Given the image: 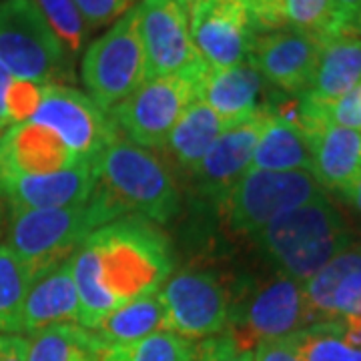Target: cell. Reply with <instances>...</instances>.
Wrapping results in <instances>:
<instances>
[{"label":"cell","instance_id":"cell-1","mask_svg":"<svg viewBox=\"0 0 361 361\" xmlns=\"http://www.w3.org/2000/svg\"><path fill=\"white\" fill-rule=\"evenodd\" d=\"M78 325L97 329L118 307L157 295L175 269L169 237L153 221L125 215L92 231L75 251Z\"/></svg>","mask_w":361,"mask_h":361},{"label":"cell","instance_id":"cell-2","mask_svg":"<svg viewBox=\"0 0 361 361\" xmlns=\"http://www.w3.org/2000/svg\"><path fill=\"white\" fill-rule=\"evenodd\" d=\"M251 239L273 269L299 283L353 247V233L325 195L279 215Z\"/></svg>","mask_w":361,"mask_h":361},{"label":"cell","instance_id":"cell-3","mask_svg":"<svg viewBox=\"0 0 361 361\" xmlns=\"http://www.w3.org/2000/svg\"><path fill=\"white\" fill-rule=\"evenodd\" d=\"M118 217H125L123 211L97 187L80 205L11 215L6 245L23 259L35 283L47 271L73 257L90 233Z\"/></svg>","mask_w":361,"mask_h":361},{"label":"cell","instance_id":"cell-4","mask_svg":"<svg viewBox=\"0 0 361 361\" xmlns=\"http://www.w3.org/2000/svg\"><path fill=\"white\" fill-rule=\"evenodd\" d=\"M97 187L123 215H139L165 225L180 211V191L173 169L157 149L118 137L94 163Z\"/></svg>","mask_w":361,"mask_h":361},{"label":"cell","instance_id":"cell-5","mask_svg":"<svg viewBox=\"0 0 361 361\" xmlns=\"http://www.w3.org/2000/svg\"><path fill=\"white\" fill-rule=\"evenodd\" d=\"M231 291L225 331L243 348L255 349L263 341L285 339L319 322L305 299L303 283L279 271L243 279L233 285Z\"/></svg>","mask_w":361,"mask_h":361},{"label":"cell","instance_id":"cell-6","mask_svg":"<svg viewBox=\"0 0 361 361\" xmlns=\"http://www.w3.org/2000/svg\"><path fill=\"white\" fill-rule=\"evenodd\" d=\"M0 65L37 85L73 78V56L35 0H0Z\"/></svg>","mask_w":361,"mask_h":361},{"label":"cell","instance_id":"cell-7","mask_svg":"<svg viewBox=\"0 0 361 361\" xmlns=\"http://www.w3.org/2000/svg\"><path fill=\"white\" fill-rule=\"evenodd\" d=\"M205 61L167 77L149 78L109 113L121 137L147 149H161L183 113L201 99Z\"/></svg>","mask_w":361,"mask_h":361},{"label":"cell","instance_id":"cell-8","mask_svg":"<svg viewBox=\"0 0 361 361\" xmlns=\"http://www.w3.org/2000/svg\"><path fill=\"white\" fill-rule=\"evenodd\" d=\"M323 195L322 185L305 171L249 169L217 205L229 231L251 237L279 215Z\"/></svg>","mask_w":361,"mask_h":361},{"label":"cell","instance_id":"cell-9","mask_svg":"<svg viewBox=\"0 0 361 361\" xmlns=\"http://www.w3.org/2000/svg\"><path fill=\"white\" fill-rule=\"evenodd\" d=\"M80 77L87 94L106 113L147 82V61L135 8L123 14L103 37L87 47Z\"/></svg>","mask_w":361,"mask_h":361},{"label":"cell","instance_id":"cell-10","mask_svg":"<svg viewBox=\"0 0 361 361\" xmlns=\"http://www.w3.org/2000/svg\"><path fill=\"white\" fill-rule=\"evenodd\" d=\"M231 285L219 273L187 267L169 277L159 289L165 329L187 339L223 334L231 310Z\"/></svg>","mask_w":361,"mask_h":361},{"label":"cell","instance_id":"cell-11","mask_svg":"<svg viewBox=\"0 0 361 361\" xmlns=\"http://www.w3.org/2000/svg\"><path fill=\"white\" fill-rule=\"evenodd\" d=\"M30 123L52 130L85 163L94 165L103 151L121 137L113 116L68 85H42L39 109Z\"/></svg>","mask_w":361,"mask_h":361},{"label":"cell","instance_id":"cell-12","mask_svg":"<svg viewBox=\"0 0 361 361\" xmlns=\"http://www.w3.org/2000/svg\"><path fill=\"white\" fill-rule=\"evenodd\" d=\"M135 16L149 78L175 75L203 61L191 39L189 16L175 0H141Z\"/></svg>","mask_w":361,"mask_h":361},{"label":"cell","instance_id":"cell-13","mask_svg":"<svg viewBox=\"0 0 361 361\" xmlns=\"http://www.w3.org/2000/svg\"><path fill=\"white\" fill-rule=\"evenodd\" d=\"M187 16L191 39L207 66L229 68L249 61L257 35L243 0H207Z\"/></svg>","mask_w":361,"mask_h":361},{"label":"cell","instance_id":"cell-14","mask_svg":"<svg viewBox=\"0 0 361 361\" xmlns=\"http://www.w3.org/2000/svg\"><path fill=\"white\" fill-rule=\"evenodd\" d=\"M323 42L295 28H281L255 37L249 61L271 87L299 97L313 85Z\"/></svg>","mask_w":361,"mask_h":361},{"label":"cell","instance_id":"cell-15","mask_svg":"<svg viewBox=\"0 0 361 361\" xmlns=\"http://www.w3.org/2000/svg\"><path fill=\"white\" fill-rule=\"evenodd\" d=\"M90 165L75 155L52 130L30 121L0 133V179L37 177Z\"/></svg>","mask_w":361,"mask_h":361},{"label":"cell","instance_id":"cell-16","mask_svg":"<svg viewBox=\"0 0 361 361\" xmlns=\"http://www.w3.org/2000/svg\"><path fill=\"white\" fill-rule=\"evenodd\" d=\"M265 115L267 111L235 125L213 142L199 167L189 175L197 193L219 201L251 169Z\"/></svg>","mask_w":361,"mask_h":361},{"label":"cell","instance_id":"cell-17","mask_svg":"<svg viewBox=\"0 0 361 361\" xmlns=\"http://www.w3.org/2000/svg\"><path fill=\"white\" fill-rule=\"evenodd\" d=\"M273 92L253 63L245 61L229 68L209 66L201 85V101L235 127L265 113Z\"/></svg>","mask_w":361,"mask_h":361},{"label":"cell","instance_id":"cell-18","mask_svg":"<svg viewBox=\"0 0 361 361\" xmlns=\"http://www.w3.org/2000/svg\"><path fill=\"white\" fill-rule=\"evenodd\" d=\"M303 293L319 322L361 315V251L349 247L303 283Z\"/></svg>","mask_w":361,"mask_h":361},{"label":"cell","instance_id":"cell-19","mask_svg":"<svg viewBox=\"0 0 361 361\" xmlns=\"http://www.w3.org/2000/svg\"><path fill=\"white\" fill-rule=\"evenodd\" d=\"M78 322V293L73 277V261L47 271L26 293L18 336L30 337L47 327Z\"/></svg>","mask_w":361,"mask_h":361},{"label":"cell","instance_id":"cell-20","mask_svg":"<svg viewBox=\"0 0 361 361\" xmlns=\"http://www.w3.org/2000/svg\"><path fill=\"white\" fill-rule=\"evenodd\" d=\"M231 127V123H227L199 99L183 113L161 149L157 151L167 161L169 167L191 175L203 161L207 151L213 147V142Z\"/></svg>","mask_w":361,"mask_h":361},{"label":"cell","instance_id":"cell-21","mask_svg":"<svg viewBox=\"0 0 361 361\" xmlns=\"http://www.w3.org/2000/svg\"><path fill=\"white\" fill-rule=\"evenodd\" d=\"M305 137L311 149V175L323 189L339 193L361 171V133L322 125Z\"/></svg>","mask_w":361,"mask_h":361},{"label":"cell","instance_id":"cell-22","mask_svg":"<svg viewBox=\"0 0 361 361\" xmlns=\"http://www.w3.org/2000/svg\"><path fill=\"white\" fill-rule=\"evenodd\" d=\"M251 169L311 173V149L305 133L293 123L267 111Z\"/></svg>","mask_w":361,"mask_h":361},{"label":"cell","instance_id":"cell-23","mask_svg":"<svg viewBox=\"0 0 361 361\" xmlns=\"http://www.w3.org/2000/svg\"><path fill=\"white\" fill-rule=\"evenodd\" d=\"M361 85V39L339 37L323 44L313 85L305 97L315 103H331Z\"/></svg>","mask_w":361,"mask_h":361},{"label":"cell","instance_id":"cell-24","mask_svg":"<svg viewBox=\"0 0 361 361\" xmlns=\"http://www.w3.org/2000/svg\"><path fill=\"white\" fill-rule=\"evenodd\" d=\"M163 329H165V317L159 297L149 295L135 299L113 311L97 329H92V334L103 348V345L133 343Z\"/></svg>","mask_w":361,"mask_h":361},{"label":"cell","instance_id":"cell-25","mask_svg":"<svg viewBox=\"0 0 361 361\" xmlns=\"http://www.w3.org/2000/svg\"><path fill=\"white\" fill-rule=\"evenodd\" d=\"M101 343L78 323H61L28 337V361H101Z\"/></svg>","mask_w":361,"mask_h":361},{"label":"cell","instance_id":"cell-26","mask_svg":"<svg viewBox=\"0 0 361 361\" xmlns=\"http://www.w3.org/2000/svg\"><path fill=\"white\" fill-rule=\"evenodd\" d=\"M101 361H195L197 343L193 339L177 336L173 331H157L133 343L103 345Z\"/></svg>","mask_w":361,"mask_h":361},{"label":"cell","instance_id":"cell-27","mask_svg":"<svg viewBox=\"0 0 361 361\" xmlns=\"http://www.w3.org/2000/svg\"><path fill=\"white\" fill-rule=\"evenodd\" d=\"M283 28H295L325 44L339 37H349L334 0H279Z\"/></svg>","mask_w":361,"mask_h":361},{"label":"cell","instance_id":"cell-28","mask_svg":"<svg viewBox=\"0 0 361 361\" xmlns=\"http://www.w3.org/2000/svg\"><path fill=\"white\" fill-rule=\"evenodd\" d=\"M285 341L301 361H361V348L343 339L336 319L313 323Z\"/></svg>","mask_w":361,"mask_h":361},{"label":"cell","instance_id":"cell-29","mask_svg":"<svg viewBox=\"0 0 361 361\" xmlns=\"http://www.w3.org/2000/svg\"><path fill=\"white\" fill-rule=\"evenodd\" d=\"M32 285L23 259L0 243V334H18L26 293Z\"/></svg>","mask_w":361,"mask_h":361},{"label":"cell","instance_id":"cell-30","mask_svg":"<svg viewBox=\"0 0 361 361\" xmlns=\"http://www.w3.org/2000/svg\"><path fill=\"white\" fill-rule=\"evenodd\" d=\"M35 4L44 14L56 37L63 40L65 49L71 56H77L82 51L89 28L85 25L82 16L77 11L73 0H35Z\"/></svg>","mask_w":361,"mask_h":361},{"label":"cell","instance_id":"cell-31","mask_svg":"<svg viewBox=\"0 0 361 361\" xmlns=\"http://www.w3.org/2000/svg\"><path fill=\"white\" fill-rule=\"evenodd\" d=\"M42 97V85L14 78L6 90V121L8 125H18L30 121L39 109Z\"/></svg>","mask_w":361,"mask_h":361},{"label":"cell","instance_id":"cell-32","mask_svg":"<svg viewBox=\"0 0 361 361\" xmlns=\"http://www.w3.org/2000/svg\"><path fill=\"white\" fill-rule=\"evenodd\" d=\"M195 361H255L253 349L243 348L229 331L201 339Z\"/></svg>","mask_w":361,"mask_h":361},{"label":"cell","instance_id":"cell-33","mask_svg":"<svg viewBox=\"0 0 361 361\" xmlns=\"http://www.w3.org/2000/svg\"><path fill=\"white\" fill-rule=\"evenodd\" d=\"M87 28H103L130 11L135 0H73Z\"/></svg>","mask_w":361,"mask_h":361},{"label":"cell","instance_id":"cell-34","mask_svg":"<svg viewBox=\"0 0 361 361\" xmlns=\"http://www.w3.org/2000/svg\"><path fill=\"white\" fill-rule=\"evenodd\" d=\"M255 361H301L285 339L263 341L253 349Z\"/></svg>","mask_w":361,"mask_h":361},{"label":"cell","instance_id":"cell-35","mask_svg":"<svg viewBox=\"0 0 361 361\" xmlns=\"http://www.w3.org/2000/svg\"><path fill=\"white\" fill-rule=\"evenodd\" d=\"M0 361H28V337L0 334Z\"/></svg>","mask_w":361,"mask_h":361},{"label":"cell","instance_id":"cell-36","mask_svg":"<svg viewBox=\"0 0 361 361\" xmlns=\"http://www.w3.org/2000/svg\"><path fill=\"white\" fill-rule=\"evenodd\" d=\"M349 37L361 39V0H334Z\"/></svg>","mask_w":361,"mask_h":361},{"label":"cell","instance_id":"cell-37","mask_svg":"<svg viewBox=\"0 0 361 361\" xmlns=\"http://www.w3.org/2000/svg\"><path fill=\"white\" fill-rule=\"evenodd\" d=\"M339 195H341V199H343L349 207H353V209L361 215V171L351 179V183H349L348 187H343V189L339 191Z\"/></svg>","mask_w":361,"mask_h":361},{"label":"cell","instance_id":"cell-38","mask_svg":"<svg viewBox=\"0 0 361 361\" xmlns=\"http://www.w3.org/2000/svg\"><path fill=\"white\" fill-rule=\"evenodd\" d=\"M13 80V75L0 65V121L6 125H8V121H6V90H8Z\"/></svg>","mask_w":361,"mask_h":361},{"label":"cell","instance_id":"cell-39","mask_svg":"<svg viewBox=\"0 0 361 361\" xmlns=\"http://www.w3.org/2000/svg\"><path fill=\"white\" fill-rule=\"evenodd\" d=\"M177 4H179L180 8L185 11V13L189 14L193 8H197L199 4H203V2H207V0H175Z\"/></svg>","mask_w":361,"mask_h":361},{"label":"cell","instance_id":"cell-40","mask_svg":"<svg viewBox=\"0 0 361 361\" xmlns=\"http://www.w3.org/2000/svg\"><path fill=\"white\" fill-rule=\"evenodd\" d=\"M6 127H8V125H6V123H2V121H0V133H2V130L6 129Z\"/></svg>","mask_w":361,"mask_h":361},{"label":"cell","instance_id":"cell-41","mask_svg":"<svg viewBox=\"0 0 361 361\" xmlns=\"http://www.w3.org/2000/svg\"><path fill=\"white\" fill-rule=\"evenodd\" d=\"M357 247H360V251H361V243H357Z\"/></svg>","mask_w":361,"mask_h":361}]
</instances>
